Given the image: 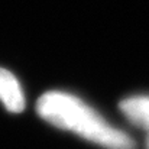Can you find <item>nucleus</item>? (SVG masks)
Masks as SVG:
<instances>
[{"mask_svg": "<svg viewBox=\"0 0 149 149\" xmlns=\"http://www.w3.org/2000/svg\"><path fill=\"white\" fill-rule=\"evenodd\" d=\"M38 114L55 127L70 130L106 149H135L133 139L113 127L99 113L72 94L48 91L36 104Z\"/></svg>", "mask_w": 149, "mask_h": 149, "instance_id": "1", "label": "nucleus"}, {"mask_svg": "<svg viewBox=\"0 0 149 149\" xmlns=\"http://www.w3.org/2000/svg\"><path fill=\"white\" fill-rule=\"evenodd\" d=\"M0 101L12 113H20L25 109V96L20 83L4 68H0Z\"/></svg>", "mask_w": 149, "mask_h": 149, "instance_id": "2", "label": "nucleus"}, {"mask_svg": "<svg viewBox=\"0 0 149 149\" xmlns=\"http://www.w3.org/2000/svg\"><path fill=\"white\" fill-rule=\"evenodd\" d=\"M146 148L149 149V136H148V141H146Z\"/></svg>", "mask_w": 149, "mask_h": 149, "instance_id": "4", "label": "nucleus"}, {"mask_svg": "<svg viewBox=\"0 0 149 149\" xmlns=\"http://www.w3.org/2000/svg\"><path fill=\"white\" fill-rule=\"evenodd\" d=\"M120 111L125 117L149 133V96H133L120 101Z\"/></svg>", "mask_w": 149, "mask_h": 149, "instance_id": "3", "label": "nucleus"}]
</instances>
